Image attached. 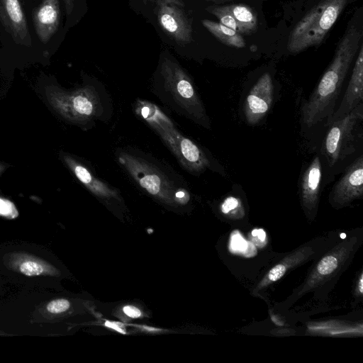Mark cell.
<instances>
[{"label": "cell", "instance_id": "8fae6325", "mask_svg": "<svg viewBox=\"0 0 363 363\" xmlns=\"http://www.w3.org/2000/svg\"><path fill=\"white\" fill-rule=\"evenodd\" d=\"M363 194V157L359 156L347 169L344 175L335 184L330 194V201L344 206Z\"/></svg>", "mask_w": 363, "mask_h": 363}, {"label": "cell", "instance_id": "ffe728a7", "mask_svg": "<svg viewBox=\"0 0 363 363\" xmlns=\"http://www.w3.org/2000/svg\"><path fill=\"white\" fill-rule=\"evenodd\" d=\"M71 303L68 299L60 298L50 300L43 303L36 309L34 313L35 322L48 323L69 311Z\"/></svg>", "mask_w": 363, "mask_h": 363}, {"label": "cell", "instance_id": "30bf717a", "mask_svg": "<svg viewBox=\"0 0 363 363\" xmlns=\"http://www.w3.org/2000/svg\"><path fill=\"white\" fill-rule=\"evenodd\" d=\"M160 134L179 161L189 170L201 172L209 165V161L203 151L191 140L178 133L174 128Z\"/></svg>", "mask_w": 363, "mask_h": 363}, {"label": "cell", "instance_id": "4fadbf2b", "mask_svg": "<svg viewBox=\"0 0 363 363\" xmlns=\"http://www.w3.org/2000/svg\"><path fill=\"white\" fill-rule=\"evenodd\" d=\"M3 262L7 269L28 277L60 274L58 269L47 260L26 252H9L3 257Z\"/></svg>", "mask_w": 363, "mask_h": 363}, {"label": "cell", "instance_id": "83f0119b", "mask_svg": "<svg viewBox=\"0 0 363 363\" xmlns=\"http://www.w3.org/2000/svg\"><path fill=\"white\" fill-rule=\"evenodd\" d=\"M104 325L106 327L111 328L121 333L125 334V331L124 330V329L121 328L118 323L111 321H106Z\"/></svg>", "mask_w": 363, "mask_h": 363}, {"label": "cell", "instance_id": "6da1fadb", "mask_svg": "<svg viewBox=\"0 0 363 363\" xmlns=\"http://www.w3.org/2000/svg\"><path fill=\"white\" fill-rule=\"evenodd\" d=\"M362 38V29L357 24L350 23L337 45L331 63L303 106V121L308 127L325 118H330L333 114L343 82Z\"/></svg>", "mask_w": 363, "mask_h": 363}, {"label": "cell", "instance_id": "4316f807", "mask_svg": "<svg viewBox=\"0 0 363 363\" xmlns=\"http://www.w3.org/2000/svg\"><path fill=\"white\" fill-rule=\"evenodd\" d=\"M157 6L162 4H171L177 6H183L184 4L182 0H156Z\"/></svg>", "mask_w": 363, "mask_h": 363}, {"label": "cell", "instance_id": "ac0fdd59", "mask_svg": "<svg viewBox=\"0 0 363 363\" xmlns=\"http://www.w3.org/2000/svg\"><path fill=\"white\" fill-rule=\"evenodd\" d=\"M201 23L211 33L226 45L237 48L245 47V40L234 30L211 20L205 19Z\"/></svg>", "mask_w": 363, "mask_h": 363}, {"label": "cell", "instance_id": "4dcf8cb0", "mask_svg": "<svg viewBox=\"0 0 363 363\" xmlns=\"http://www.w3.org/2000/svg\"><path fill=\"white\" fill-rule=\"evenodd\" d=\"M24 2L27 3L28 1H29L30 0H23Z\"/></svg>", "mask_w": 363, "mask_h": 363}, {"label": "cell", "instance_id": "5b68a950", "mask_svg": "<svg viewBox=\"0 0 363 363\" xmlns=\"http://www.w3.org/2000/svg\"><path fill=\"white\" fill-rule=\"evenodd\" d=\"M362 117L361 103L347 115L330 124L323 143V152L330 167L354 150L356 127Z\"/></svg>", "mask_w": 363, "mask_h": 363}, {"label": "cell", "instance_id": "d6986e66", "mask_svg": "<svg viewBox=\"0 0 363 363\" xmlns=\"http://www.w3.org/2000/svg\"><path fill=\"white\" fill-rule=\"evenodd\" d=\"M74 172L78 179L94 194L105 198L117 197L116 191L94 177L84 167L76 164L74 167Z\"/></svg>", "mask_w": 363, "mask_h": 363}, {"label": "cell", "instance_id": "d4e9b609", "mask_svg": "<svg viewBox=\"0 0 363 363\" xmlns=\"http://www.w3.org/2000/svg\"><path fill=\"white\" fill-rule=\"evenodd\" d=\"M252 239L256 245L261 246V243H264L266 239V233L262 229H255L252 230Z\"/></svg>", "mask_w": 363, "mask_h": 363}, {"label": "cell", "instance_id": "cb8c5ba5", "mask_svg": "<svg viewBox=\"0 0 363 363\" xmlns=\"http://www.w3.org/2000/svg\"><path fill=\"white\" fill-rule=\"evenodd\" d=\"M77 0H62L65 9L67 26L71 24L76 9Z\"/></svg>", "mask_w": 363, "mask_h": 363}, {"label": "cell", "instance_id": "7a4b0ae2", "mask_svg": "<svg viewBox=\"0 0 363 363\" xmlns=\"http://www.w3.org/2000/svg\"><path fill=\"white\" fill-rule=\"evenodd\" d=\"M29 3L0 0V60L29 61L48 57L33 30Z\"/></svg>", "mask_w": 363, "mask_h": 363}, {"label": "cell", "instance_id": "2e32d148", "mask_svg": "<svg viewBox=\"0 0 363 363\" xmlns=\"http://www.w3.org/2000/svg\"><path fill=\"white\" fill-rule=\"evenodd\" d=\"M315 255V250L311 245H305L289 255L272 267L258 282L252 294L257 295L269 285L280 279L288 271L306 262Z\"/></svg>", "mask_w": 363, "mask_h": 363}, {"label": "cell", "instance_id": "3957f363", "mask_svg": "<svg viewBox=\"0 0 363 363\" xmlns=\"http://www.w3.org/2000/svg\"><path fill=\"white\" fill-rule=\"evenodd\" d=\"M348 0H322L294 27L287 43L291 53L319 45L332 28Z\"/></svg>", "mask_w": 363, "mask_h": 363}, {"label": "cell", "instance_id": "603a6c76", "mask_svg": "<svg viewBox=\"0 0 363 363\" xmlns=\"http://www.w3.org/2000/svg\"><path fill=\"white\" fill-rule=\"evenodd\" d=\"M0 214L4 216L14 218L16 216V211L11 202L0 199Z\"/></svg>", "mask_w": 363, "mask_h": 363}, {"label": "cell", "instance_id": "44dd1931", "mask_svg": "<svg viewBox=\"0 0 363 363\" xmlns=\"http://www.w3.org/2000/svg\"><path fill=\"white\" fill-rule=\"evenodd\" d=\"M138 111L157 131L160 133L169 129L174 128L172 121L155 106L142 103L138 106Z\"/></svg>", "mask_w": 363, "mask_h": 363}, {"label": "cell", "instance_id": "484cf974", "mask_svg": "<svg viewBox=\"0 0 363 363\" xmlns=\"http://www.w3.org/2000/svg\"><path fill=\"white\" fill-rule=\"evenodd\" d=\"M123 313L133 318H139L141 315V311L135 306H125L123 308Z\"/></svg>", "mask_w": 363, "mask_h": 363}, {"label": "cell", "instance_id": "7c38bea8", "mask_svg": "<svg viewBox=\"0 0 363 363\" xmlns=\"http://www.w3.org/2000/svg\"><path fill=\"white\" fill-rule=\"evenodd\" d=\"M157 19L162 28L178 44L186 45L192 41L191 23L179 6L159 5Z\"/></svg>", "mask_w": 363, "mask_h": 363}, {"label": "cell", "instance_id": "7402d4cb", "mask_svg": "<svg viewBox=\"0 0 363 363\" xmlns=\"http://www.w3.org/2000/svg\"><path fill=\"white\" fill-rule=\"evenodd\" d=\"M221 212L232 218H240L245 214L240 199L230 196L226 197L220 205Z\"/></svg>", "mask_w": 363, "mask_h": 363}, {"label": "cell", "instance_id": "e0dca14e", "mask_svg": "<svg viewBox=\"0 0 363 363\" xmlns=\"http://www.w3.org/2000/svg\"><path fill=\"white\" fill-rule=\"evenodd\" d=\"M223 7L238 25L240 34L250 35L257 30V16L250 6L245 4H231Z\"/></svg>", "mask_w": 363, "mask_h": 363}, {"label": "cell", "instance_id": "9c48e42d", "mask_svg": "<svg viewBox=\"0 0 363 363\" xmlns=\"http://www.w3.org/2000/svg\"><path fill=\"white\" fill-rule=\"evenodd\" d=\"M274 99V84L269 73L263 74L253 85L244 104L248 124H257L267 114Z\"/></svg>", "mask_w": 363, "mask_h": 363}, {"label": "cell", "instance_id": "8992f818", "mask_svg": "<svg viewBox=\"0 0 363 363\" xmlns=\"http://www.w3.org/2000/svg\"><path fill=\"white\" fill-rule=\"evenodd\" d=\"M33 30L43 50L50 57L57 48L60 37L62 11L60 0H40L37 5L29 3Z\"/></svg>", "mask_w": 363, "mask_h": 363}, {"label": "cell", "instance_id": "f546056e", "mask_svg": "<svg viewBox=\"0 0 363 363\" xmlns=\"http://www.w3.org/2000/svg\"><path fill=\"white\" fill-rule=\"evenodd\" d=\"M206 1H212V2H215V3H222V2H225L227 1H230V0H206Z\"/></svg>", "mask_w": 363, "mask_h": 363}, {"label": "cell", "instance_id": "ba28073f", "mask_svg": "<svg viewBox=\"0 0 363 363\" xmlns=\"http://www.w3.org/2000/svg\"><path fill=\"white\" fill-rule=\"evenodd\" d=\"M161 72L166 86L174 98L202 125L208 127L209 121L205 109L182 69L177 63L165 58L162 64Z\"/></svg>", "mask_w": 363, "mask_h": 363}, {"label": "cell", "instance_id": "52a82bcc", "mask_svg": "<svg viewBox=\"0 0 363 363\" xmlns=\"http://www.w3.org/2000/svg\"><path fill=\"white\" fill-rule=\"evenodd\" d=\"M119 162L123 164L139 185L149 194L162 198H169L173 194L176 199L182 201L189 199L188 193L183 189L174 190L175 187L156 167L140 157L121 153Z\"/></svg>", "mask_w": 363, "mask_h": 363}, {"label": "cell", "instance_id": "f1b7e54d", "mask_svg": "<svg viewBox=\"0 0 363 363\" xmlns=\"http://www.w3.org/2000/svg\"><path fill=\"white\" fill-rule=\"evenodd\" d=\"M356 289L357 291V294H359V296H362V289H363V287H362V274L360 275V277H359V281L357 283V289Z\"/></svg>", "mask_w": 363, "mask_h": 363}, {"label": "cell", "instance_id": "9a60e30c", "mask_svg": "<svg viewBox=\"0 0 363 363\" xmlns=\"http://www.w3.org/2000/svg\"><path fill=\"white\" fill-rule=\"evenodd\" d=\"M363 99V48L361 45L347 90L336 112L328 119L330 124L350 113Z\"/></svg>", "mask_w": 363, "mask_h": 363}, {"label": "cell", "instance_id": "5bb4252c", "mask_svg": "<svg viewBox=\"0 0 363 363\" xmlns=\"http://www.w3.org/2000/svg\"><path fill=\"white\" fill-rule=\"evenodd\" d=\"M321 180V162L319 156L315 155L303 172L300 185L301 204L311 218L315 215L318 205Z\"/></svg>", "mask_w": 363, "mask_h": 363}, {"label": "cell", "instance_id": "277c9868", "mask_svg": "<svg viewBox=\"0 0 363 363\" xmlns=\"http://www.w3.org/2000/svg\"><path fill=\"white\" fill-rule=\"evenodd\" d=\"M359 244V238L353 237L334 246L318 261L298 289L296 296H301L320 289L335 278L350 261Z\"/></svg>", "mask_w": 363, "mask_h": 363}]
</instances>
